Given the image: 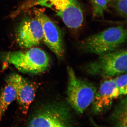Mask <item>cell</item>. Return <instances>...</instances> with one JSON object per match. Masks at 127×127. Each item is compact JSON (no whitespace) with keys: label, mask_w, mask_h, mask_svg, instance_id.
<instances>
[{"label":"cell","mask_w":127,"mask_h":127,"mask_svg":"<svg viewBox=\"0 0 127 127\" xmlns=\"http://www.w3.org/2000/svg\"><path fill=\"white\" fill-rule=\"evenodd\" d=\"M114 1V7L117 13L124 18H127V0H113Z\"/></svg>","instance_id":"cell-15"},{"label":"cell","mask_w":127,"mask_h":127,"mask_svg":"<svg viewBox=\"0 0 127 127\" xmlns=\"http://www.w3.org/2000/svg\"><path fill=\"white\" fill-rule=\"evenodd\" d=\"M67 102L77 113L81 114L92 103L97 89L92 83L77 76L70 66L67 67Z\"/></svg>","instance_id":"cell-4"},{"label":"cell","mask_w":127,"mask_h":127,"mask_svg":"<svg viewBox=\"0 0 127 127\" xmlns=\"http://www.w3.org/2000/svg\"><path fill=\"white\" fill-rule=\"evenodd\" d=\"M107 2H108V4H109V3L112 2L113 0H107Z\"/></svg>","instance_id":"cell-16"},{"label":"cell","mask_w":127,"mask_h":127,"mask_svg":"<svg viewBox=\"0 0 127 127\" xmlns=\"http://www.w3.org/2000/svg\"><path fill=\"white\" fill-rule=\"evenodd\" d=\"M73 124L70 108L63 102L42 106L32 115L27 124L30 127H68Z\"/></svg>","instance_id":"cell-3"},{"label":"cell","mask_w":127,"mask_h":127,"mask_svg":"<svg viewBox=\"0 0 127 127\" xmlns=\"http://www.w3.org/2000/svg\"><path fill=\"white\" fill-rule=\"evenodd\" d=\"M14 87L16 93V99L23 113L26 114L35 96L36 87L31 82L20 75L12 73L6 80Z\"/></svg>","instance_id":"cell-9"},{"label":"cell","mask_w":127,"mask_h":127,"mask_svg":"<svg viewBox=\"0 0 127 127\" xmlns=\"http://www.w3.org/2000/svg\"><path fill=\"white\" fill-rule=\"evenodd\" d=\"M40 5L51 9L69 28L81 27L84 21L83 11L77 0H28L16 11L15 15L35 6Z\"/></svg>","instance_id":"cell-1"},{"label":"cell","mask_w":127,"mask_h":127,"mask_svg":"<svg viewBox=\"0 0 127 127\" xmlns=\"http://www.w3.org/2000/svg\"><path fill=\"white\" fill-rule=\"evenodd\" d=\"M34 16L40 22L43 30V40L46 45L59 59L65 53L61 32L59 27L44 12L38 9L34 11Z\"/></svg>","instance_id":"cell-7"},{"label":"cell","mask_w":127,"mask_h":127,"mask_svg":"<svg viewBox=\"0 0 127 127\" xmlns=\"http://www.w3.org/2000/svg\"><path fill=\"white\" fill-rule=\"evenodd\" d=\"M127 35L124 27H113L88 37L81 45L85 51L100 56L117 49L126 41Z\"/></svg>","instance_id":"cell-5"},{"label":"cell","mask_w":127,"mask_h":127,"mask_svg":"<svg viewBox=\"0 0 127 127\" xmlns=\"http://www.w3.org/2000/svg\"><path fill=\"white\" fill-rule=\"evenodd\" d=\"M99 56L97 60L88 65L87 70L90 74L106 78L127 73L126 49H117Z\"/></svg>","instance_id":"cell-6"},{"label":"cell","mask_w":127,"mask_h":127,"mask_svg":"<svg viewBox=\"0 0 127 127\" xmlns=\"http://www.w3.org/2000/svg\"><path fill=\"white\" fill-rule=\"evenodd\" d=\"M43 36L42 27L35 17H25L18 24L16 31L17 41L23 48L39 45L43 40Z\"/></svg>","instance_id":"cell-8"},{"label":"cell","mask_w":127,"mask_h":127,"mask_svg":"<svg viewBox=\"0 0 127 127\" xmlns=\"http://www.w3.org/2000/svg\"><path fill=\"white\" fill-rule=\"evenodd\" d=\"M16 97L15 88L11 84L6 82L0 94V121L9 105Z\"/></svg>","instance_id":"cell-11"},{"label":"cell","mask_w":127,"mask_h":127,"mask_svg":"<svg viewBox=\"0 0 127 127\" xmlns=\"http://www.w3.org/2000/svg\"><path fill=\"white\" fill-rule=\"evenodd\" d=\"M93 7V16L95 18L103 17L107 9L108 2L107 0H90Z\"/></svg>","instance_id":"cell-13"},{"label":"cell","mask_w":127,"mask_h":127,"mask_svg":"<svg viewBox=\"0 0 127 127\" xmlns=\"http://www.w3.org/2000/svg\"><path fill=\"white\" fill-rule=\"evenodd\" d=\"M97 90L92 103L94 113L99 114L111 106L113 102L120 96L114 78H104Z\"/></svg>","instance_id":"cell-10"},{"label":"cell","mask_w":127,"mask_h":127,"mask_svg":"<svg viewBox=\"0 0 127 127\" xmlns=\"http://www.w3.org/2000/svg\"><path fill=\"white\" fill-rule=\"evenodd\" d=\"M30 48L25 51L2 52L0 57L3 61L12 64L22 72L36 74L43 72L50 66V57L40 48Z\"/></svg>","instance_id":"cell-2"},{"label":"cell","mask_w":127,"mask_h":127,"mask_svg":"<svg viewBox=\"0 0 127 127\" xmlns=\"http://www.w3.org/2000/svg\"><path fill=\"white\" fill-rule=\"evenodd\" d=\"M111 119L116 127H127V98L117 105L111 116Z\"/></svg>","instance_id":"cell-12"},{"label":"cell","mask_w":127,"mask_h":127,"mask_svg":"<svg viewBox=\"0 0 127 127\" xmlns=\"http://www.w3.org/2000/svg\"><path fill=\"white\" fill-rule=\"evenodd\" d=\"M125 73L121 74L114 78L120 96L127 94V73Z\"/></svg>","instance_id":"cell-14"}]
</instances>
